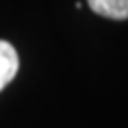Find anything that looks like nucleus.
Returning a JSON list of instances; mask_svg holds the SVG:
<instances>
[{"instance_id": "1", "label": "nucleus", "mask_w": 128, "mask_h": 128, "mask_svg": "<svg viewBox=\"0 0 128 128\" xmlns=\"http://www.w3.org/2000/svg\"><path fill=\"white\" fill-rule=\"evenodd\" d=\"M19 69V58L16 48L6 40H0V90L10 84Z\"/></svg>"}, {"instance_id": "2", "label": "nucleus", "mask_w": 128, "mask_h": 128, "mask_svg": "<svg viewBox=\"0 0 128 128\" xmlns=\"http://www.w3.org/2000/svg\"><path fill=\"white\" fill-rule=\"evenodd\" d=\"M88 6L107 19H128V0H88Z\"/></svg>"}]
</instances>
